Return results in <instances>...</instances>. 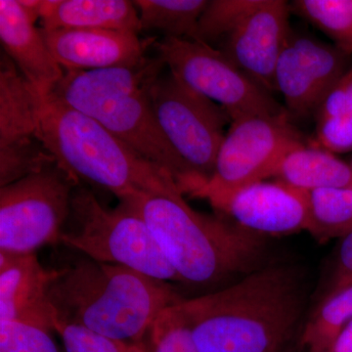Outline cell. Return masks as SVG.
<instances>
[{
    "instance_id": "obj_1",
    "label": "cell",
    "mask_w": 352,
    "mask_h": 352,
    "mask_svg": "<svg viewBox=\"0 0 352 352\" xmlns=\"http://www.w3.org/2000/svg\"><path fill=\"white\" fill-rule=\"evenodd\" d=\"M307 303L302 270L276 263L177 307L198 352H296Z\"/></svg>"
},
{
    "instance_id": "obj_2",
    "label": "cell",
    "mask_w": 352,
    "mask_h": 352,
    "mask_svg": "<svg viewBox=\"0 0 352 352\" xmlns=\"http://www.w3.org/2000/svg\"><path fill=\"white\" fill-rule=\"evenodd\" d=\"M55 270L48 296L58 324L129 344L144 342L160 314L184 300L168 283L85 256Z\"/></svg>"
},
{
    "instance_id": "obj_3",
    "label": "cell",
    "mask_w": 352,
    "mask_h": 352,
    "mask_svg": "<svg viewBox=\"0 0 352 352\" xmlns=\"http://www.w3.org/2000/svg\"><path fill=\"white\" fill-rule=\"evenodd\" d=\"M164 67L159 57H145L134 66L64 71L50 96L97 120L141 157L168 171L182 193L191 196L193 178L164 138L150 100V88Z\"/></svg>"
},
{
    "instance_id": "obj_4",
    "label": "cell",
    "mask_w": 352,
    "mask_h": 352,
    "mask_svg": "<svg viewBox=\"0 0 352 352\" xmlns=\"http://www.w3.org/2000/svg\"><path fill=\"white\" fill-rule=\"evenodd\" d=\"M126 201V200H124ZM182 283L210 287L261 267L263 236L197 212L176 188L131 199Z\"/></svg>"
},
{
    "instance_id": "obj_5",
    "label": "cell",
    "mask_w": 352,
    "mask_h": 352,
    "mask_svg": "<svg viewBox=\"0 0 352 352\" xmlns=\"http://www.w3.org/2000/svg\"><path fill=\"white\" fill-rule=\"evenodd\" d=\"M38 138L78 182L108 190L120 201L178 187L168 171L141 157L97 120L51 96L43 99Z\"/></svg>"
},
{
    "instance_id": "obj_6",
    "label": "cell",
    "mask_w": 352,
    "mask_h": 352,
    "mask_svg": "<svg viewBox=\"0 0 352 352\" xmlns=\"http://www.w3.org/2000/svg\"><path fill=\"white\" fill-rule=\"evenodd\" d=\"M69 217L76 226L64 231L60 240L69 248L94 261L124 266L157 281L182 283L131 201L106 208L92 192L78 184Z\"/></svg>"
},
{
    "instance_id": "obj_7",
    "label": "cell",
    "mask_w": 352,
    "mask_h": 352,
    "mask_svg": "<svg viewBox=\"0 0 352 352\" xmlns=\"http://www.w3.org/2000/svg\"><path fill=\"white\" fill-rule=\"evenodd\" d=\"M305 143L288 112L234 120L220 145L214 175L193 197L223 212L236 192L273 177L282 159Z\"/></svg>"
},
{
    "instance_id": "obj_8",
    "label": "cell",
    "mask_w": 352,
    "mask_h": 352,
    "mask_svg": "<svg viewBox=\"0 0 352 352\" xmlns=\"http://www.w3.org/2000/svg\"><path fill=\"white\" fill-rule=\"evenodd\" d=\"M152 47L184 87L223 108L231 120L288 112L268 91L217 48L190 39L164 36Z\"/></svg>"
},
{
    "instance_id": "obj_9",
    "label": "cell",
    "mask_w": 352,
    "mask_h": 352,
    "mask_svg": "<svg viewBox=\"0 0 352 352\" xmlns=\"http://www.w3.org/2000/svg\"><path fill=\"white\" fill-rule=\"evenodd\" d=\"M78 184L55 163L0 187V252L28 254L60 242Z\"/></svg>"
},
{
    "instance_id": "obj_10",
    "label": "cell",
    "mask_w": 352,
    "mask_h": 352,
    "mask_svg": "<svg viewBox=\"0 0 352 352\" xmlns=\"http://www.w3.org/2000/svg\"><path fill=\"white\" fill-rule=\"evenodd\" d=\"M150 100L164 138L193 178V197L214 175L224 129L232 120L223 108L184 87L170 73L162 74L153 83Z\"/></svg>"
},
{
    "instance_id": "obj_11",
    "label": "cell",
    "mask_w": 352,
    "mask_h": 352,
    "mask_svg": "<svg viewBox=\"0 0 352 352\" xmlns=\"http://www.w3.org/2000/svg\"><path fill=\"white\" fill-rule=\"evenodd\" d=\"M352 55L293 30L275 69V87L283 95L288 113L316 115L328 92L346 75Z\"/></svg>"
},
{
    "instance_id": "obj_12",
    "label": "cell",
    "mask_w": 352,
    "mask_h": 352,
    "mask_svg": "<svg viewBox=\"0 0 352 352\" xmlns=\"http://www.w3.org/2000/svg\"><path fill=\"white\" fill-rule=\"evenodd\" d=\"M289 12L284 0H261L217 48L270 92L276 90L275 69L292 31Z\"/></svg>"
},
{
    "instance_id": "obj_13",
    "label": "cell",
    "mask_w": 352,
    "mask_h": 352,
    "mask_svg": "<svg viewBox=\"0 0 352 352\" xmlns=\"http://www.w3.org/2000/svg\"><path fill=\"white\" fill-rule=\"evenodd\" d=\"M51 54L64 71L134 66L144 59L156 39L141 41L129 31L91 29H41Z\"/></svg>"
},
{
    "instance_id": "obj_14",
    "label": "cell",
    "mask_w": 352,
    "mask_h": 352,
    "mask_svg": "<svg viewBox=\"0 0 352 352\" xmlns=\"http://www.w3.org/2000/svg\"><path fill=\"white\" fill-rule=\"evenodd\" d=\"M55 273L34 252H0V321L56 331L58 315L48 296Z\"/></svg>"
},
{
    "instance_id": "obj_15",
    "label": "cell",
    "mask_w": 352,
    "mask_h": 352,
    "mask_svg": "<svg viewBox=\"0 0 352 352\" xmlns=\"http://www.w3.org/2000/svg\"><path fill=\"white\" fill-rule=\"evenodd\" d=\"M222 212L238 226L261 236L307 231L309 224L307 192L277 180H263L239 190Z\"/></svg>"
},
{
    "instance_id": "obj_16",
    "label": "cell",
    "mask_w": 352,
    "mask_h": 352,
    "mask_svg": "<svg viewBox=\"0 0 352 352\" xmlns=\"http://www.w3.org/2000/svg\"><path fill=\"white\" fill-rule=\"evenodd\" d=\"M0 41L3 52L43 98L63 78L41 30L20 0H0Z\"/></svg>"
},
{
    "instance_id": "obj_17",
    "label": "cell",
    "mask_w": 352,
    "mask_h": 352,
    "mask_svg": "<svg viewBox=\"0 0 352 352\" xmlns=\"http://www.w3.org/2000/svg\"><path fill=\"white\" fill-rule=\"evenodd\" d=\"M41 29L141 31L138 9L127 0H43Z\"/></svg>"
},
{
    "instance_id": "obj_18",
    "label": "cell",
    "mask_w": 352,
    "mask_h": 352,
    "mask_svg": "<svg viewBox=\"0 0 352 352\" xmlns=\"http://www.w3.org/2000/svg\"><path fill=\"white\" fill-rule=\"evenodd\" d=\"M43 102V98L36 88L2 51L0 59V147L38 138Z\"/></svg>"
},
{
    "instance_id": "obj_19",
    "label": "cell",
    "mask_w": 352,
    "mask_h": 352,
    "mask_svg": "<svg viewBox=\"0 0 352 352\" xmlns=\"http://www.w3.org/2000/svg\"><path fill=\"white\" fill-rule=\"evenodd\" d=\"M273 178L302 192L352 187V168L333 153L307 143L291 150Z\"/></svg>"
},
{
    "instance_id": "obj_20",
    "label": "cell",
    "mask_w": 352,
    "mask_h": 352,
    "mask_svg": "<svg viewBox=\"0 0 352 352\" xmlns=\"http://www.w3.org/2000/svg\"><path fill=\"white\" fill-rule=\"evenodd\" d=\"M138 11L142 30H157L164 36L198 39V23L208 6L207 0H138L133 1Z\"/></svg>"
},
{
    "instance_id": "obj_21",
    "label": "cell",
    "mask_w": 352,
    "mask_h": 352,
    "mask_svg": "<svg viewBox=\"0 0 352 352\" xmlns=\"http://www.w3.org/2000/svg\"><path fill=\"white\" fill-rule=\"evenodd\" d=\"M307 232L318 241L342 238L352 232V187L307 192Z\"/></svg>"
},
{
    "instance_id": "obj_22",
    "label": "cell",
    "mask_w": 352,
    "mask_h": 352,
    "mask_svg": "<svg viewBox=\"0 0 352 352\" xmlns=\"http://www.w3.org/2000/svg\"><path fill=\"white\" fill-rule=\"evenodd\" d=\"M351 320L352 286L318 302L303 326L300 349L330 352L339 333Z\"/></svg>"
},
{
    "instance_id": "obj_23",
    "label": "cell",
    "mask_w": 352,
    "mask_h": 352,
    "mask_svg": "<svg viewBox=\"0 0 352 352\" xmlns=\"http://www.w3.org/2000/svg\"><path fill=\"white\" fill-rule=\"evenodd\" d=\"M289 10L320 30L333 45L352 55V0H295Z\"/></svg>"
},
{
    "instance_id": "obj_24",
    "label": "cell",
    "mask_w": 352,
    "mask_h": 352,
    "mask_svg": "<svg viewBox=\"0 0 352 352\" xmlns=\"http://www.w3.org/2000/svg\"><path fill=\"white\" fill-rule=\"evenodd\" d=\"M56 163L38 138L0 147V187L34 175Z\"/></svg>"
},
{
    "instance_id": "obj_25",
    "label": "cell",
    "mask_w": 352,
    "mask_h": 352,
    "mask_svg": "<svg viewBox=\"0 0 352 352\" xmlns=\"http://www.w3.org/2000/svg\"><path fill=\"white\" fill-rule=\"evenodd\" d=\"M261 0H208L198 23L197 41L219 44L251 13Z\"/></svg>"
},
{
    "instance_id": "obj_26",
    "label": "cell",
    "mask_w": 352,
    "mask_h": 352,
    "mask_svg": "<svg viewBox=\"0 0 352 352\" xmlns=\"http://www.w3.org/2000/svg\"><path fill=\"white\" fill-rule=\"evenodd\" d=\"M148 336L151 352H198L177 305L160 314Z\"/></svg>"
},
{
    "instance_id": "obj_27",
    "label": "cell",
    "mask_w": 352,
    "mask_h": 352,
    "mask_svg": "<svg viewBox=\"0 0 352 352\" xmlns=\"http://www.w3.org/2000/svg\"><path fill=\"white\" fill-rule=\"evenodd\" d=\"M0 352H59L50 332L18 322L0 321Z\"/></svg>"
},
{
    "instance_id": "obj_28",
    "label": "cell",
    "mask_w": 352,
    "mask_h": 352,
    "mask_svg": "<svg viewBox=\"0 0 352 352\" xmlns=\"http://www.w3.org/2000/svg\"><path fill=\"white\" fill-rule=\"evenodd\" d=\"M66 352H126L129 344L104 337L80 326L58 324Z\"/></svg>"
},
{
    "instance_id": "obj_29",
    "label": "cell",
    "mask_w": 352,
    "mask_h": 352,
    "mask_svg": "<svg viewBox=\"0 0 352 352\" xmlns=\"http://www.w3.org/2000/svg\"><path fill=\"white\" fill-rule=\"evenodd\" d=\"M314 145L335 155L351 152V120L347 117L319 120Z\"/></svg>"
},
{
    "instance_id": "obj_30",
    "label": "cell",
    "mask_w": 352,
    "mask_h": 352,
    "mask_svg": "<svg viewBox=\"0 0 352 352\" xmlns=\"http://www.w3.org/2000/svg\"><path fill=\"white\" fill-rule=\"evenodd\" d=\"M352 286V232L340 238L335 263L320 300Z\"/></svg>"
},
{
    "instance_id": "obj_31",
    "label": "cell",
    "mask_w": 352,
    "mask_h": 352,
    "mask_svg": "<svg viewBox=\"0 0 352 352\" xmlns=\"http://www.w3.org/2000/svg\"><path fill=\"white\" fill-rule=\"evenodd\" d=\"M315 117L317 122L332 118L347 117L346 75L326 95Z\"/></svg>"
},
{
    "instance_id": "obj_32",
    "label": "cell",
    "mask_w": 352,
    "mask_h": 352,
    "mask_svg": "<svg viewBox=\"0 0 352 352\" xmlns=\"http://www.w3.org/2000/svg\"><path fill=\"white\" fill-rule=\"evenodd\" d=\"M330 352H352V320L339 333Z\"/></svg>"
},
{
    "instance_id": "obj_33",
    "label": "cell",
    "mask_w": 352,
    "mask_h": 352,
    "mask_svg": "<svg viewBox=\"0 0 352 352\" xmlns=\"http://www.w3.org/2000/svg\"><path fill=\"white\" fill-rule=\"evenodd\" d=\"M347 118L352 122V65L346 74Z\"/></svg>"
},
{
    "instance_id": "obj_34",
    "label": "cell",
    "mask_w": 352,
    "mask_h": 352,
    "mask_svg": "<svg viewBox=\"0 0 352 352\" xmlns=\"http://www.w3.org/2000/svg\"><path fill=\"white\" fill-rule=\"evenodd\" d=\"M126 352H148V351H147V349H146L144 342H141V344H129V349H127Z\"/></svg>"
},
{
    "instance_id": "obj_35",
    "label": "cell",
    "mask_w": 352,
    "mask_h": 352,
    "mask_svg": "<svg viewBox=\"0 0 352 352\" xmlns=\"http://www.w3.org/2000/svg\"><path fill=\"white\" fill-rule=\"evenodd\" d=\"M351 164V168H352V161H351V164Z\"/></svg>"
}]
</instances>
